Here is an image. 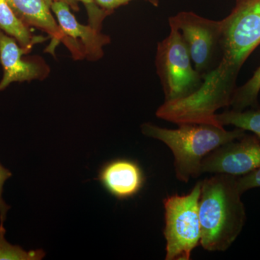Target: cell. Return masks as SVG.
Returning <instances> with one entry per match:
<instances>
[{
  "label": "cell",
  "mask_w": 260,
  "mask_h": 260,
  "mask_svg": "<svg viewBox=\"0 0 260 260\" xmlns=\"http://www.w3.org/2000/svg\"><path fill=\"white\" fill-rule=\"evenodd\" d=\"M220 22L216 64L194 93L164 103L162 114L170 122L219 125L216 112L230 107L239 71L260 45V0H237L232 13Z\"/></svg>",
  "instance_id": "cell-1"
},
{
  "label": "cell",
  "mask_w": 260,
  "mask_h": 260,
  "mask_svg": "<svg viewBox=\"0 0 260 260\" xmlns=\"http://www.w3.org/2000/svg\"><path fill=\"white\" fill-rule=\"evenodd\" d=\"M237 177L214 174L201 181L199 200L200 245L208 251H225L237 240L246 220Z\"/></svg>",
  "instance_id": "cell-2"
},
{
  "label": "cell",
  "mask_w": 260,
  "mask_h": 260,
  "mask_svg": "<svg viewBox=\"0 0 260 260\" xmlns=\"http://www.w3.org/2000/svg\"><path fill=\"white\" fill-rule=\"evenodd\" d=\"M141 130L145 136L162 142L172 150L176 177L184 183L202 175V162L207 155L246 134L239 128L227 131L224 126L210 124H183L177 129H167L145 123Z\"/></svg>",
  "instance_id": "cell-3"
},
{
  "label": "cell",
  "mask_w": 260,
  "mask_h": 260,
  "mask_svg": "<svg viewBox=\"0 0 260 260\" xmlns=\"http://www.w3.org/2000/svg\"><path fill=\"white\" fill-rule=\"evenodd\" d=\"M201 181L188 194H172L164 200L166 260H189L200 244L199 200Z\"/></svg>",
  "instance_id": "cell-4"
},
{
  "label": "cell",
  "mask_w": 260,
  "mask_h": 260,
  "mask_svg": "<svg viewBox=\"0 0 260 260\" xmlns=\"http://www.w3.org/2000/svg\"><path fill=\"white\" fill-rule=\"evenodd\" d=\"M169 37L159 42L155 56L157 73L165 94V102L184 99L194 93L203 83V77L191 64L181 32L170 25Z\"/></svg>",
  "instance_id": "cell-5"
},
{
  "label": "cell",
  "mask_w": 260,
  "mask_h": 260,
  "mask_svg": "<svg viewBox=\"0 0 260 260\" xmlns=\"http://www.w3.org/2000/svg\"><path fill=\"white\" fill-rule=\"evenodd\" d=\"M184 39L195 70L204 76L218 59L221 22L210 20L192 12H181L169 19Z\"/></svg>",
  "instance_id": "cell-6"
},
{
  "label": "cell",
  "mask_w": 260,
  "mask_h": 260,
  "mask_svg": "<svg viewBox=\"0 0 260 260\" xmlns=\"http://www.w3.org/2000/svg\"><path fill=\"white\" fill-rule=\"evenodd\" d=\"M260 167V139L246 134L218 147L202 162L203 174L241 177Z\"/></svg>",
  "instance_id": "cell-7"
},
{
  "label": "cell",
  "mask_w": 260,
  "mask_h": 260,
  "mask_svg": "<svg viewBox=\"0 0 260 260\" xmlns=\"http://www.w3.org/2000/svg\"><path fill=\"white\" fill-rule=\"evenodd\" d=\"M51 10L57 18L64 35L62 42L71 51L74 59L86 57L93 61L102 57L103 47L110 43V38L103 35L101 30L90 25H84L78 23L67 3L54 1Z\"/></svg>",
  "instance_id": "cell-8"
},
{
  "label": "cell",
  "mask_w": 260,
  "mask_h": 260,
  "mask_svg": "<svg viewBox=\"0 0 260 260\" xmlns=\"http://www.w3.org/2000/svg\"><path fill=\"white\" fill-rule=\"evenodd\" d=\"M95 179L109 194L119 200L134 198L145 183L144 172L140 164L136 160L123 158L105 162Z\"/></svg>",
  "instance_id": "cell-9"
},
{
  "label": "cell",
  "mask_w": 260,
  "mask_h": 260,
  "mask_svg": "<svg viewBox=\"0 0 260 260\" xmlns=\"http://www.w3.org/2000/svg\"><path fill=\"white\" fill-rule=\"evenodd\" d=\"M16 40L0 30V61L4 74L0 82V90L14 82L30 81L46 77L45 65L36 61L24 60L22 56L29 50L19 45Z\"/></svg>",
  "instance_id": "cell-10"
},
{
  "label": "cell",
  "mask_w": 260,
  "mask_h": 260,
  "mask_svg": "<svg viewBox=\"0 0 260 260\" xmlns=\"http://www.w3.org/2000/svg\"><path fill=\"white\" fill-rule=\"evenodd\" d=\"M13 13L26 26L35 27L51 38L49 49L55 48L64 38L60 27L51 15L53 0H7Z\"/></svg>",
  "instance_id": "cell-11"
},
{
  "label": "cell",
  "mask_w": 260,
  "mask_h": 260,
  "mask_svg": "<svg viewBox=\"0 0 260 260\" xmlns=\"http://www.w3.org/2000/svg\"><path fill=\"white\" fill-rule=\"evenodd\" d=\"M0 30L14 38L20 47L29 51L36 43L44 41L41 37H32L30 29L19 20L7 0H0Z\"/></svg>",
  "instance_id": "cell-12"
},
{
  "label": "cell",
  "mask_w": 260,
  "mask_h": 260,
  "mask_svg": "<svg viewBox=\"0 0 260 260\" xmlns=\"http://www.w3.org/2000/svg\"><path fill=\"white\" fill-rule=\"evenodd\" d=\"M215 119L219 125L234 126L244 131L251 132L260 139V107L243 111L231 109L215 114Z\"/></svg>",
  "instance_id": "cell-13"
},
{
  "label": "cell",
  "mask_w": 260,
  "mask_h": 260,
  "mask_svg": "<svg viewBox=\"0 0 260 260\" xmlns=\"http://www.w3.org/2000/svg\"><path fill=\"white\" fill-rule=\"evenodd\" d=\"M259 91L260 67L244 85L235 89L231 100L230 107L236 111L245 110L248 107H258L257 98Z\"/></svg>",
  "instance_id": "cell-14"
},
{
  "label": "cell",
  "mask_w": 260,
  "mask_h": 260,
  "mask_svg": "<svg viewBox=\"0 0 260 260\" xmlns=\"http://www.w3.org/2000/svg\"><path fill=\"white\" fill-rule=\"evenodd\" d=\"M4 224L0 223V259L37 260L46 255L42 250L26 251L18 246H13L5 238Z\"/></svg>",
  "instance_id": "cell-15"
},
{
  "label": "cell",
  "mask_w": 260,
  "mask_h": 260,
  "mask_svg": "<svg viewBox=\"0 0 260 260\" xmlns=\"http://www.w3.org/2000/svg\"><path fill=\"white\" fill-rule=\"evenodd\" d=\"M86 7L90 20V25L94 28L100 30L103 20L109 13L105 10H100L95 6L94 0H80Z\"/></svg>",
  "instance_id": "cell-16"
},
{
  "label": "cell",
  "mask_w": 260,
  "mask_h": 260,
  "mask_svg": "<svg viewBox=\"0 0 260 260\" xmlns=\"http://www.w3.org/2000/svg\"><path fill=\"white\" fill-rule=\"evenodd\" d=\"M237 184L242 194L249 189L260 187V167L246 175L237 177Z\"/></svg>",
  "instance_id": "cell-17"
},
{
  "label": "cell",
  "mask_w": 260,
  "mask_h": 260,
  "mask_svg": "<svg viewBox=\"0 0 260 260\" xmlns=\"http://www.w3.org/2000/svg\"><path fill=\"white\" fill-rule=\"evenodd\" d=\"M11 176L12 173L0 164V223L1 224H4L5 220H6L7 213L10 208L9 205L5 203L3 198V186L5 181L11 177Z\"/></svg>",
  "instance_id": "cell-18"
},
{
  "label": "cell",
  "mask_w": 260,
  "mask_h": 260,
  "mask_svg": "<svg viewBox=\"0 0 260 260\" xmlns=\"http://www.w3.org/2000/svg\"><path fill=\"white\" fill-rule=\"evenodd\" d=\"M95 1L104 10L110 13L116 8H119L121 5L127 4L133 0H95Z\"/></svg>",
  "instance_id": "cell-19"
},
{
  "label": "cell",
  "mask_w": 260,
  "mask_h": 260,
  "mask_svg": "<svg viewBox=\"0 0 260 260\" xmlns=\"http://www.w3.org/2000/svg\"><path fill=\"white\" fill-rule=\"evenodd\" d=\"M55 2H63V3H67L70 8H73V10H78V2L80 0H53Z\"/></svg>",
  "instance_id": "cell-20"
},
{
  "label": "cell",
  "mask_w": 260,
  "mask_h": 260,
  "mask_svg": "<svg viewBox=\"0 0 260 260\" xmlns=\"http://www.w3.org/2000/svg\"><path fill=\"white\" fill-rule=\"evenodd\" d=\"M148 1L153 4L154 6L157 7L158 5V0H148Z\"/></svg>",
  "instance_id": "cell-21"
}]
</instances>
